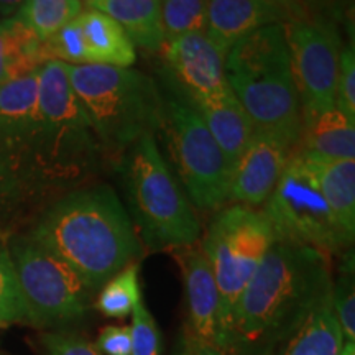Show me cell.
<instances>
[{
    "label": "cell",
    "instance_id": "6da1fadb",
    "mask_svg": "<svg viewBox=\"0 0 355 355\" xmlns=\"http://www.w3.org/2000/svg\"><path fill=\"white\" fill-rule=\"evenodd\" d=\"M331 288V257L277 237L235 304L220 350L275 355Z\"/></svg>",
    "mask_w": 355,
    "mask_h": 355
},
{
    "label": "cell",
    "instance_id": "7a4b0ae2",
    "mask_svg": "<svg viewBox=\"0 0 355 355\" xmlns=\"http://www.w3.org/2000/svg\"><path fill=\"white\" fill-rule=\"evenodd\" d=\"M30 237L63 260L92 295L139 261L144 250L130 216L109 186L79 189L60 199Z\"/></svg>",
    "mask_w": 355,
    "mask_h": 355
},
{
    "label": "cell",
    "instance_id": "3957f363",
    "mask_svg": "<svg viewBox=\"0 0 355 355\" xmlns=\"http://www.w3.org/2000/svg\"><path fill=\"white\" fill-rule=\"evenodd\" d=\"M225 78L255 132L278 137L296 150L303 110L285 24L263 26L239 40L225 55Z\"/></svg>",
    "mask_w": 355,
    "mask_h": 355
},
{
    "label": "cell",
    "instance_id": "277c9868",
    "mask_svg": "<svg viewBox=\"0 0 355 355\" xmlns=\"http://www.w3.org/2000/svg\"><path fill=\"white\" fill-rule=\"evenodd\" d=\"M74 96L102 144L122 150L163 122V102L146 74L130 68L68 64Z\"/></svg>",
    "mask_w": 355,
    "mask_h": 355
},
{
    "label": "cell",
    "instance_id": "5b68a950",
    "mask_svg": "<svg viewBox=\"0 0 355 355\" xmlns=\"http://www.w3.org/2000/svg\"><path fill=\"white\" fill-rule=\"evenodd\" d=\"M132 146L127 163V194L140 242L150 250L196 245L201 224L159 152L153 133H145Z\"/></svg>",
    "mask_w": 355,
    "mask_h": 355
},
{
    "label": "cell",
    "instance_id": "8992f818",
    "mask_svg": "<svg viewBox=\"0 0 355 355\" xmlns=\"http://www.w3.org/2000/svg\"><path fill=\"white\" fill-rule=\"evenodd\" d=\"M275 239L277 232L265 212L241 204L219 211L211 222L201 247L219 291V349L235 304Z\"/></svg>",
    "mask_w": 355,
    "mask_h": 355
},
{
    "label": "cell",
    "instance_id": "52a82bcc",
    "mask_svg": "<svg viewBox=\"0 0 355 355\" xmlns=\"http://www.w3.org/2000/svg\"><path fill=\"white\" fill-rule=\"evenodd\" d=\"M277 237L308 245L327 257L347 254L354 237L340 227L318 188L308 158L295 152L265 201Z\"/></svg>",
    "mask_w": 355,
    "mask_h": 355
},
{
    "label": "cell",
    "instance_id": "ba28073f",
    "mask_svg": "<svg viewBox=\"0 0 355 355\" xmlns=\"http://www.w3.org/2000/svg\"><path fill=\"white\" fill-rule=\"evenodd\" d=\"M7 250L33 326L61 327L87 316L92 293L63 260L30 235L15 237Z\"/></svg>",
    "mask_w": 355,
    "mask_h": 355
},
{
    "label": "cell",
    "instance_id": "9c48e42d",
    "mask_svg": "<svg viewBox=\"0 0 355 355\" xmlns=\"http://www.w3.org/2000/svg\"><path fill=\"white\" fill-rule=\"evenodd\" d=\"M92 128L74 96L68 64L48 61L38 69V117L20 148L43 166H71L94 148Z\"/></svg>",
    "mask_w": 355,
    "mask_h": 355
},
{
    "label": "cell",
    "instance_id": "30bf717a",
    "mask_svg": "<svg viewBox=\"0 0 355 355\" xmlns=\"http://www.w3.org/2000/svg\"><path fill=\"white\" fill-rule=\"evenodd\" d=\"M168 140L186 196L201 211H219L229 201L232 166L193 105L170 101L163 105Z\"/></svg>",
    "mask_w": 355,
    "mask_h": 355
},
{
    "label": "cell",
    "instance_id": "8fae6325",
    "mask_svg": "<svg viewBox=\"0 0 355 355\" xmlns=\"http://www.w3.org/2000/svg\"><path fill=\"white\" fill-rule=\"evenodd\" d=\"M285 28L303 119L336 109L343 44L334 20L306 17Z\"/></svg>",
    "mask_w": 355,
    "mask_h": 355
},
{
    "label": "cell",
    "instance_id": "7c38bea8",
    "mask_svg": "<svg viewBox=\"0 0 355 355\" xmlns=\"http://www.w3.org/2000/svg\"><path fill=\"white\" fill-rule=\"evenodd\" d=\"M295 148L278 137L255 132L230 173L229 201L255 207L265 204Z\"/></svg>",
    "mask_w": 355,
    "mask_h": 355
},
{
    "label": "cell",
    "instance_id": "4fadbf2b",
    "mask_svg": "<svg viewBox=\"0 0 355 355\" xmlns=\"http://www.w3.org/2000/svg\"><path fill=\"white\" fill-rule=\"evenodd\" d=\"M166 63L189 101L212 97L227 91L225 55L206 32L181 35L165 43Z\"/></svg>",
    "mask_w": 355,
    "mask_h": 355
},
{
    "label": "cell",
    "instance_id": "5bb4252c",
    "mask_svg": "<svg viewBox=\"0 0 355 355\" xmlns=\"http://www.w3.org/2000/svg\"><path fill=\"white\" fill-rule=\"evenodd\" d=\"M186 306H188V334L193 350L219 349L220 344V300L209 260L202 247L181 248Z\"/></svg>",
    "mask_w": 355,
    "mask_h": 355
},
{
    "label": "cell",
    "instance_id": "9a60e30c",
    "mask_svg": "<svg viewBox=\"0 0 355 355\" xmlns=\"http://www.w3.org/2000/svg\"><path fill=\"white\" fill-rule=\"evenodd\" d=\"M275 24L288 19L272 0H209L206 35L227 55L239 40Z\"/></svg>",
    "mask_w": 355,
    "mask_h": 355
},
{
    "label": "cell",
    "instance_id": "2e32d148",
    "mask_svg": "<svg viewBox=\"0 0 355 355\" xmlns=\"http://www.w3.org/2000/svg\"><path fill=\"white\" fill-rule=\"evenodd\" d=\"M191 105L201 115L230 166H234L254 137L255 127L232 89L212 97L191 101Z\"/></svg>",
    "mask_w": 355,
    "mask_h": 355
},
{
    "label": "cell",
    "instance_id": "e0dca14e",
    "mask_svg": "<svg viewBox=\"0 0 355 355\" xmlns=\"http://www.w3.org/2000/svg\"><path fill=\"white\" fill-rule=\"evenodd\" d=\"M38 117V71L0 84V146L20 148Z\"/></svg>",
    "mask_w": 355,
    "mask_h": 355
},
{
    "label": "cell",
    "instance_id": "ac0fdd59",
    "mask_svg": "<svg viewBox=\"0 0 355 355\" xmlns=\"http://www.w3.org/2000/svg\"><path fill=\"white\" fill-rule=\"evenodd\" d=\"M296 150L326 159H355V121L337 109L304 117Z\"/></svg>",
    "mask_w": 355,
    "mask_h": 355
},
{
    "label": "cell",
    "instance_id": "d6986e66",
    "mask_svg": "<svg viewBox=\"0 0 355 355\" xmlns=\"http://www.w3.org/2000/svg\"><path fill=\"white\" fill-rule=\"evenodd\" d=\"M300 152V150H295ZM308 158L318 188L339 225L355 235V159H326L301 152Z\"/></svg>",
    "mask_w": 355,
    "mask_h": 355
},
{
    "label": "cell",
    "instance_id": "ffe728a7",
    "mask_svg": "<svg viewBox=\"0 0 355 355\" xmlns=\"http://www.w3.org/2000/svg\"><path fill=\"white\" fill-rule=\"evenodd\" d=\"M87 7L117 21L135 46L148 51L165 46L159 0H91Z\"/></svg>",
    "mask_w": 355,
    "mask_h": 355
},
{
    "label": "cell",
    "instance_id": "44dd1931",
    "mask_svg": "<svg viewBox=\"0 0 355 355\" xmlns=\"http://www.w3.org/2000/svg\"><path fill=\"white\" fill-rule=\"evenodd\" d=\"M79 19L86 37L89 64L115 68H132L135 64V44L117 21L92 8L83 10Z\"/></svg>",
    "mask_w": 355,
    "mask_h": 355
},
{
    "label": "cell",
    "instance_id": "7402d4cb",
    "mask_svg": "<svg viewBox=\"0 0 355 355\" xmlns=\"http://www.w3.org/2000/svg\"><path fill=\"white\" fill-rule=\"evenodd\" d=\"M44 64L42 42L13 15L0 20V84L32 74Z\"/></svg>",
    "mask_w": 355,
    "mask_h": 355
},
{
    "label": "cell",
    "instance_id": "603a6c76",
    "mask_svg": "<svg viewBox=\"0 0 355 355\" xmlns=\"http://www.w3.org/2000/svg\"><path fill=\"white\" fill-rule=\"evenodd\" d=\"M344 344L329 293L288 340L282 355H340Z\"/></svg>",
    "mask_w": 355,
    "mask_h": 355
},
{
    "label": "cell",
    "instance_id": "cb8c5ba5",
    "mask_svg": "<svg viewBox=\"0 0 355 355\" xmlns=\"http://www.w3.org/2000/svg\"><path fill=\"white\" fill-rule=\"evenodd\" d=\"M83 8L78 0H25L17 17L40 42H46L66 24L81 15Z\"/></svg>",
    "mask_w": 355,
    "mask_h": 355
},
{
    "label": "cell",
    "instance_id": "d4e9b609",
    "mask_svg": "<svg viewBox=\"0 0 355 355\" xmlns=\"http://www.w3.org/2000/svg\"><path fill=\"white\" fill-rule=\"evenodd\" d=\"M139 273V261H133L101 288L96 300V309L102 316L112 319L130 316L133 308L141 300Z\"/></svg>",
    "mask_w": 355,
    "mask_h": 355
},
{
    "label": "cell",
    "instance_id": "484cf974",
    "mask_svg": "<svg viewBox=\"0 0 355 355\" xmlns=\"http://www.w3.org/2000/svg\"><path fill=\"white\" fill-rule=\"evenodd\" d=\"M209 0H159L166 42L181 35L206 32Z\"/></svg>",
    "mask_w": 355,
    "mask_h": 355
},
{
    "label": "cell",
    "instance_id": "4316f807",
    "mask_svg": "<svg viewBox=\"0 0 355 355\" xmlns=\"http://www.w3.org/2000/svg\"><path fill=\"white\" fill-rule=\"evenodd\" d=\"M42 51L44 63L61 61V63L71 66L89 64L86 37L83 32L81 19L76 17L51 38L42 42Z\"/></svg>",
    "mask_w": 355,
    "mask_h": 355
},
{
    "label": "cell",
    "instance_id": "83f0119b",
    "mask_svg": "<svg viewBox=\"0 0 355 355\" xmlns=\"http://www.w3.org/2000/svg\"><path fill=\"white\" fill-rule=\"evenodd\" d=\"M20 322L32 324L10 255L0 247V327Z\"/></svg>",
    "mask_w": 355,
    "mask_h": 355
},
{
    "label": "cell",
    "instance_id": "f1b7e54d",
    "mask_svg": "<svg viewBox=\"0 0 355 355\" xmlns=\"http://www.w3.org/2000/svg\"><path fill=\"white\" fill-rule=\"evenodd\" d=\"M331 300L340 331H343L344 343L355 344V286L352 261L347 265V260H345L339 277L332 279Z\"/></svg>",
    "mask_w": 355,
    "mask_h": 355
},
{
    "label": "cell",
    "instance_id": "f546056e",
    "mask_svg": "<svg viewBox=\"0 0 355 355\" xmlns=\"http://www.w3.org/2000/svg\"><path fill=\"white\" fill-rule=\"evenodd\" d=\"M130 355H162V332L144 298L132 311Z\"/></svg>",
    "mask_w": 355,
    "mask_h": 355
},
{
    "label": "cell",
    "instance_id": "4dcf8cb0",
    "mask_svg": "<svg viewBox=\"0 0 355 355\" xmlns=\"http://www.w3.org/2000/svg\"><path fill=\"white\" fill-rule=\"evenodd\" d=\"M40 344L43 355H102L87 337L66 329L43 332Z\"/></svg>",
    "mask_w": 355,
    "mask_h": 355
},
{
    "label": "cell",
    "instance_id": "1f68e13d",
    "mask_svg": "<svg viewBox=\"0 0 355 355\" xmlns=\"http://www.w3.org/2000/svg\"><path fill=\"white\" fill-rule=\"evenodd\" d=\"M336 109L355 121V53L354 46L340 51L339 74H337Z\"/></svg>",
    "mask_w": 355,
    "mask_h": 355
},
{
    "label": "cell",
    "instance_id": "d6a6232c",
    "mask_svg": "<svg viewBox=\"0 0 355 355\" xmlns=\"http://www.w3.org/2000/svg\"><path fill=\"white\" fill-rule=\"evenodd\" d=\"M94 345L102 355H130V326L104 327Z\"/></svg>",
    "mask_w": 355,
    "mask_h": 355
},
{
    "label": "cell",
    "instance_id": "836d02e7",
    "mask_svg": "<svg viewBox=\"0 0 355 355\" xmlns=\"http://www.w3.org/2000/svg\"><path fill=\"white\" fill-rule=\"evenodd\" d=\"M300 2L309 17H322V19L332 20L343 10L347 0H300Z\"/></svg>",
    "mask_w": 355,
    "mask_h": 355
},
{
    "label": "cell",
    "instance_id": "e575fe53",
    "mask_svg": "<svg viewBox=\"0 0 355 355\" xmlns=\"http://www.w3.org/2000/svg\"><path fill=\"white\" fill-rule=\"evenodd\" d=\"M272 2H275L279 8H282V12L286 15L288 24L309 17L308 12L304 10V7L301 6L300 0H272Z\"/></svg>",
    "mask_w": 355,
    "mask_h": 355
},
{
    "label": "cell",
    "instance_id": "d590c367",
    "mask_svg": "<svg viewBox=\"0 0 355 355\" xmlns=\"http://www.w3.org/2000/svg\"><path fill=\"white\" fill-rule=\"evenodd\" d=\"M25 0H0V20L17 15Z\"/></svg>",
    "mask_w": 355,
    "mask_h": 355
},
{
    "label": "cell",
    "instance_id": "8d00e7d4",
    "mask_svg": "<svg viewBox=\"0 0 355 355\" xmlns=\"http://www.w3.org/2000/svg\"><path fill=\"white\" fill-rule=\"evenodd\" d=\"M193 354H198V355H230L227 352H224V350L214 349V347H204V349H199V350H193Z\"/></svg>",
    "mask_w": 355,
    "mask_h": 355
},
{
    "label": "cell",
    "instance_id": "74e56055",
    "mask_svg": "<svg viewBox=\"0 0 355 355\" xmlns=\"http://www.w3.org/2000/svg\"><path fill=\"white\" fill-rule=\"evenodd\" d=\"M340 355H355V344H344Z\"/></svg>",
    "mask_w": 355,
    "mask_h": 355
},
{
    "label": "cell",
    "instance_id": "f35d334b",
    "mask_svg": "<svg viewBox=\"0 0 355 355\" xmlns=\"http://www.w3.org/2000/svg\"><path fill=\"white\" fill-rule=\"evenodd\" d=\"M78 2L84 7V6H89V2H91V0H78Z\"/></svg>",
    "mask_w": 355,
    "mask_h": 355
},
{
    "label": "cell",
    "instance_id": "ab89813d",
    "mask_svg": "<svg viewBox=\"0 0 355 355\" xmlns=\"http://www.w3.org/2000/svg\"><path fill=\"white\" fill-rule=\"evenodd\" d=\"M191 355H198V354H191Z\"/></svg>",
    "mask_w": 355,
    "mask_h": 355
}]
</instances>
